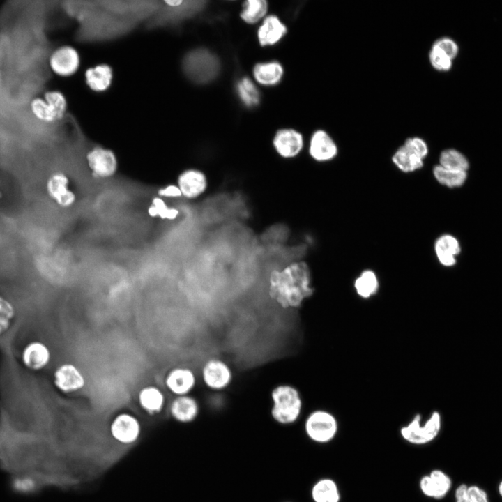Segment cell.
Returning <instances> with one entry per match:
<instances>
[{
    "label": "cell",
    "mask_w": 502,
    "mask_h": 502,
    "mask_svg": "<svg viewBox=\"0 0 502 502\" xmlns=\"http://www.w3.org/2000/svg\"><path fill=\"white\" fill-rule=\"evenodd\" d=\"M273 146L277 153L284 158L296 157L302 150V135L291 129H282L276 133Z\"/></svg>",
    "instance_id": "cell-18"
},
{
    "label": "cell",
    "mask_w": 502,
    "mask_h": 502,
    "mask_svg": "<svg viewBox=\"0 0 502 502\" xmlns=\"http://www.w3.org/2000/svg\"><path fill=\"white\" fill-rule=\"evenodd\" d=\"M286 26L275 15L267 17L258 30V38L261 45H273L285 34Z\"/></svg>",
    "instance_id": "cell-25"
},
{
    "label": "cell",
    "mask_w": 502,
    "mask_h": 502,
    "mask_svg": "<svg viewBox=\"0 0 502 502\" xmlns=\"http://www.w3.org/2000/svg\"><path fill=\"white\" fill-rule=\"evenodd\" d=\"M165 385L176 396L186 395L195 388L196 376L188 367H175L167 374Z\"/></svg>",
    "instance_id": "cell-17"
},
{
    "label": "cell",
    "mask_w": 502,
    "mask_h": 502,
    "mask_svg": "<svg viewBox=\"0 0 502 502\" xmlns=\"http://www.w3.org/2000/svg\"><path fill=\"white\" fill-rule=\"evenodd\" d=\"M199 412V406L197 400L188 395L177 396L170 405L172 417L183 423L193 421Z\"/></svg>",
    "instance_id": "cell-23"
},
{
    "label": "cell",
    "mask_w": 502,
    "mask_h": 502,
    "mask_svg": "<svg viewBox=\"0 0 502 502\" xmlns=\"http://www.w3.org/2000/svg\"><path fill=\"white\" fill-rule=\"evenodd\" d=\"M54 386L60 391L69 393L83 388L86 379L81 370L74 364L60 365L53 374Z\"/></svg>",
    "instance_id": "cell-14"
},
{
    "label": "cell",
    "mask_w": 502,
    "mask_h": 502,
    "mask_svg": "<svg viewBox=\"0 0 502 502\" xmlns=\"http://www.w3.org/2000/svg\"><path fill=\"white\" fill-rule=\"evenodd\" d=\"M43 98L54 113L58 122L68 116V102L66 96L59 91L50 90L44 93Z\"/></svg>",
    "instance_id": "cell-32"
},
{
    "label": "cell",
    "mask_w": 502,
    "mask_h": 502,
    "mask_svg": "<svg viewBox=\"0 0 502 502\" xmlns=\"http://www.w3.org/2000/svg\"><path fill=\"white\" fill-rule=\"evenodd\" d=\"M80 56L74 47L62 45L54 50L48 58L51 71L62 77H68L77 72L80 66Z\"/></svg>",
    "instance_id": "cell-11"
},
{
    "label": "cell",
    "mask_w": 502,
    "mask_h": 502,
    "mask_svg": "<svg viewBox=\"0 0 502 502\" xmlns=\"http://www.w3.org/2000/svg\"><path fill=\"white\" fill-rule=\"evenodd\" d=\"M85 160L92 175L97 178H109L117 172L118 159L110 149L95 145L86 151Z\"/></svg>",
    "instance_id": "cell-10"
},
{
    "label": "cell",
    "mask_w": 502,
    "mask_h": 502,
    "mask_svg": "<svg viewBox=\"0 0 502 502\" xmlns=\"http://www.w3.org/2000/svg\"><path fill=\"white\" fill-rule=\"evenodd\" d=\"M272 418L282 425L294 423L300 417L303 400L297 388L289 384H280L271 392Z\"/></svg>",
    "instance_id": "cell-4"
},
{
    "label": "cell",
    "mask_w": 502,
    "mask_h": 502,
    "mask_svg": "<svg viewBox=\"0 0 502 502\" xmlns=\"http://www.w3.org/2000/svg\"><path fill=\"white\" fill-rule=\"evenodd\" d=\"M314 502H340V493L336 482L330 478L318 480L311 489Z\"/></svg>",
    "instance_id": "cell-27"
},
{
    "label": "cell",
    "mask_w": 502,
    "mask_h": 502,
    "mask_svg": "<svg viewBox=\"0 0 502 502\" xmlns=\"http://www.w3.org/2000/svg\"><path fill=\"white\" fill-rule=\"evenodd\" d=\"M181 67L184 75L195 84H206L216 77L220 70L217 57L206 49L188 52L183 58Z\"/></svg>",
    "instance_id": "cell-5"
},
{
    "label": "cell",
    "mask_w": 502,
    "mask_h": 502,
    "mask_svg": "<svg viewBox=\"0 0 502 502\" xmlns=\"http://www.w3.org/2000/svg\"><path fill=\"white\" fill-rule=\"evenodd\" d=\"M158 197L161 198H178L182 197L177 185L169 184L158 190Z\"/></svg>",
    "instance_id": "cell-43"
},
{
    "label": "cell",
    "mask_w": 502,
    "mask_h": 502,
    "mask_svg": "<svg viewBox=\"0 0 502 502\" xmlns=\"http://www.w3.org/2000/svg\"><path fill=\"white\" fill-rule=\"evenodd\" d=\"M111 432L118 441L130 443L134 441L139 436L140 425L135 416L123 413L114 419L111 425Z\"/></svg>",
    "instance_id": "cell-21"
},
{
    "label": "cell",
    "mask_w": 502,
    "mask_h": 502,
    "mask_svg": "<svg viewBox=\"0 0 502 502\" xmlns=\"http://www.w3.org/2000/svg\"><path fill=\"white\" fill-rule=\"evenodd\" d=\"M337 146L325 131L319 130L312 135L309 146L310 156L317 162H328L337 154Z\"/></svg>",
    "instance_id": "cell-19"
},
{
    "label": "cell",
    "mask_w": 502,
    "mask_h": 502,
    "mask_svg": "<svg viewBox=\"0 0 502 502\" xmlns=\"http://www.w3.org/2000/svg\"><path fill=\"white\" fill-rule=\"evenodd\" d=\"M11 307L10 303L0 296V333L9 324L13 314Z\"/></svg>",
    "instance_id": "cell-42"
},
{
    "label": "cell",
    "mask_w": 502,
    "mask_h": 502,
    "mask_svg": "<svg viewBox=\"0 0 502 502\" xmlns=\"http://www.w3.org/2000/svg\"><path fill=\"white\" fill-rule=\"evenodd\" d=\"M98 0H68L61 3L65 15L77 25L84 22L99 7Z\"/></svg>",
    "instance_id": "cell-24"
},
{
    "label": "cell",
    "mask_w": 502,
    "mask_h": 502,
    "mask_svg": "<svg viewBox=\"0 0 502 502\" xmlns=\"http://www.w3.org/2000/svg\"><path fill=\"white\" fill-rule=\"evenodd\" d=\"M305 431L308 438L318 443L332 441L338 431V423L330 412L317 409L312 411L305 421Z\"/></svg>",
    "instance_id": "cell-8"
},
{
    "label": "cell",
    "mask_w": 502,
    "mask_h": 502,
    "mask_svg": "<svg viewBox=\"0 0 502 502\" xmlns=\"http://www.w3.org/2000/svg\"><path fill=\"white\" fill-rule=\"evenodd\" d=\"M113 78L112 67L105 63L89 67L84 73L86 86L96 93H102L108 90L112 86Z\"/></svg>",
    "instance_id": "cell-20"
},
{
    "label": "cell",
    "mask_w": 502,
    "mask_h": 502,
    "mask_svg": "<svg viewBox=\"0 0 502 502\" xmlns=\"http://www.w3.org/2000/svg\"><path fill=\"white\" fill-rule=\"evenodd\" d=\"M206 3L201 0H164L155 15L144 24L149 31L174 28L193 17Z\"/></svg>",
    "instance_id": "cell-3"
},
{
    "label": "cell",
    "mask_w": 502,
    "mask_h": 502,
    "mask_svg": "<svg viewBox=\"0 0 502 502\" xmlns=\"http://www.w3.org/2000/svg\"><path fill=\"white\" fill-rule=\"evenodd\" d=\"M353 287L358 296L363 299H368L377 293L379 289V281L373 271L366 269L356 278Z\"/></svg>",
    "instance_id": "cell-29"
},
{
    "label": "cell",
    "mask_w": 502,
    "mask_h": 502,
    "mask_svg": "<svg viewBox=\"0 0 502 502\" xmlns=\"http://www.w3.org/2000/svg\"><path fill=\"white\" fill-rule=\"evenodd\" d=\"M138 400L142 408L150 413L160 412L165 402L164 393L155 386L142 388L139 393Z\"/></svg>",
    "instance_id": "cell-26"
},
{
    "label": "cell",
    "mask_w": 502,
    "mask_h": 502,
    "mask_svg": "<svg viewBox=\"0 0 502 502\" xmlns=\"http://www.w3.org/2000/svg\"><path fill=\"white\" fill-rule=\"evenodd\" d=\"M451 480L443 471L434 469L420 480L422 493L427 497L439 499L444 497L451 487Z\"/></svg>",
    "instance_id": "cell-16"
},
{
    "label": "cell",
    "mask_w": 502,
    "mask_h": 502,
    "mask_svg": "<svg viewBox=\"0 0 502 502\" xmlns=\"http://www.w3.org/2000/svg\"><path fill=\"white\" fill-rule=\"evenodd\" d=\"M69 178L61 172L52 174L46 181L48 196L60 207L69 208L76 201V195L69 188Z\"/></svg>",
    "instance_id": "cell-13"
},
{
    "label": "cell",
    "mask_w": 502,
    "mask_h": 502,
    "mask_svg": "<svg viewBox=\"0 0 502 502\" xmlns=\"http://www.w3.org/2000/svg\"><path fill=\"white\" fill-rule=\"evenodd\" d=\"M99 5L84 22L77 25L73 37L77 43L92 45L116 41L128 36L138 27L105 10L100 3Z\"/></svg>",
    "instance_id": "cell-2"
},
{
    "label": "cell",
    "mask_w": 502,
    "mask_h": 502,
    "mask_svg": "<svg viewBox=\"0 0 502 502\" xmlns=\"http://www.w3.org/2000/svg\"><path fill=\"white\" fill-rule=\"evenodd\" d=\"M176 185L182 197L188 199H195L204 193L208 186V180L202 171L188 169L178 175Z\"/></svg>",
    "instance_id": "cell-15"
},
{
    "label": "cell",
    "mask_w": 502,
    "mask_h": 502,
    "mask_svg": "<svg viewBox=\"0 0 502 502\" xmlns=\"http://www.w3.org/2000/svg\"><path fill=\"white\" fill-rule=\"evenodd\" d=\"M147 213L152 218H160L162 220H173L176 219L179 211L176 208L169 207L164 199L158 196L153 197Z\"/></svg>",
    "instance_id": "cell-35"
},
{
    "label": "cell",
    "mask_w": 502,
    "mask_h": 502,
    "mask_svg": "<svg viewBox=\"0 0 502 502\" xmlns=\"http://www.w3.org/2000/svg\"><path fill=\"white\" fill-rule=\"evenodd\" d=\"M110 13L139 26L144 25L159 9L162 0H98Z\"/></svg>",
    "instance_id": "cell-6"
},
{
    "label": "cell",
    "mask_w": 502,
    "mask_h": 502,
    "mask_svg": "<svg viewBox=\"0 0 502 502\" xmlns=\"http://www.w3.org/2000/svg\"><path fill=\"white\" fill-rule=\"evenodd\" d=\"M433 45L441 50L452 59L455 58L458 54L459 48L457 44L450 38H441L436 40Z\"/></svg>",
    "instance_id": "cell-41"
},
{
    "label": "cell",
    "mask_w": 502,
    "mask_h": 502,
    "mask_svg": "<svg viewBox=\"0 0 502 502\" xmlns=\"http://www.w3.org/2000/svg\"><path fill=\"white\" fill-rule=\"evenodd\" d=\"M17 344L16 353L21 363L28 370L40 371L51 360V351L39 340H28L21 336Z\"/></svg>",
    "instance_id": "cell-9"
},
{
    "label": "cell",
    "mask_w": 502,
    "mask_h": 502,
    "mask_svg": "<svg viewBox=\"0 0 502 502\" xmlns=\"http://www.w3.org/2000/svg\"><path fill=\"white\" fill-rule=\"evenodd\" d=\"M421 418V416L418 413L400 429L402 438L410 444L426 445L434 440L440 432L441 419L438 411L432 412L423 425Z\"/></svg>",
    "instance_id": "cell-7"
},
{
    "label": "cell",
    "mask_w": 502,
    "mask_h": 502,
    "mask_svg": "<svg viewBox=\"0 0 502 502\" xmlns=\"http://www.w3.org/2000/svg\"><path fill=\"white\" fill-rule=\"evenodd\" d=\"M429 59L432 66L439 71H448L452 65V59L434 45L430 50Z\"/></svg>",
    "instance_id": "cell-39"
},
{
    "label": "cell",
    "mask_w": 502,
    "mask_h": 502,
    "mask_svg": "<svg viewBox=\"0 0 502 502\" xmlns=\"http://www.w3.org/2000/svg\"><path fill=\"white\" fill-rule=\"evenodd\" d=\"M468 487L466 485H459L455 491L456 502H470L467 496Z\"/></svg>",
    "instance_id": "cell-45"
},
{
    "label": "cell",
    "mask_w": 502,
    "mask_h": 502,
    "mask_svg": "<svg viewBox=\"0 0 502 502\" xmlns=\"http://www.w3.org/2000/svg\"><path fill=\"white\" fill-rule=\"evenodd\" d=\"M253 72L259 83L264 85H273L280 80L283 69L278 62L273 61L257 64Z\"/></svg>",
    "instance_id": "cell-30"
},
{
    "label": "cell",
    "mask_w": 502,
    "mask_h": 502,
    "mask_svg": "<svg viewBox=\"0 0 502 502\" xmlns=\"http://www.w3.org/2000/svg\"><path fill=\"white\" fill-rule=\"evenodd\" d=\"M403 146L423 160L428 154L429 149L427 144L420 137H413L408 138L405 140Z\"/></svg>",
    "instance_id": "cell-40"
},
{
    "label": "cell",
    "mask_w": 502,
    "mask_h": 502,
    "mask_svg": "<svg viewBox=\"0 0 502 502\" xmlns=\"http://www.w3.org/2000/svg\"><path fill=\"white\" fill-rule=\"evenodd\" d=\"M467 496L470 502H488L486 493L477 486L468 487Z\"/></svg>",
    "instance_id": "cell-44"
},
{
    "label": "cell",
    "mask_w": 502,
    "mask_h": 502,
    "mask_svg": "<svg viewBox=\"0 0 502 502\" xmlns=\"http://www.w3.org/2000/svg\"><path fill=\"white\" fill-rule=\"evenodd\" d=\"M205 385L213 390H222L228 387L233 379L229 366L219 359H211L205 363L201 370Z\"/></svg>",
    "instance_id": "cell-12"
},
{
    "label": "cell",
    "mask_w": 502,
    "mask_h": 502,
    "mask_svg": "<svg viewBox=\"0 0 502 502\" xmlns=\"http://www.w3.org/2000/svg\"><path fill=\"white\" fill-rule=\"evenodd\" d=\"M439 165L448 169L459 172H466L469 167L466 157L453 149H446L441 153Z\"/></svg>",
    "instance_id": "cell-33"
},
{
    "label": "cell",
    "mask_w": 502,
    "mask_h": 502,
    "mask_svg": "<svg viewBox=\"0 0 502 502\" xmlns=\"http://www.w3.org/2000/svg\"><path fill=\"white\" fill-rule=\"evenodd\" d=\"M432 174L440 184L448 188L462 185L467 178L466 172L448 169L439 165L433 167Z\"/></svg>",
    "instance_id": "cell-31"
},
{
    "label": "cell",
    "mask_w": 502,
    "mask_h": 502,
    "mask_svg": "<svg viewBox=\"0 0 502 502\" xmlns=\"http://www.w3.org/2000/svg\"><path fill=\"white\" fill-rule=\"evenodd\" d=\"M461 250L458 240L450 234H443L435 241L434 252L439 263L450 267L456 264V257Z\"/></svg>",
    "instance_id": "cell-22"
},
{
    "label": "cell",
    "mask_w": 502,
    "mask_h": 502,
    "mask_svg": "<svg viewBox=\"0 0 502 502\" xmlns=\"http://www.w3.org/2000/svg\"><path fill=\"white\" fill-rule=\"evenodd\" d=\"M270 297L283 308L299 307L314 293L310 269L305 261H295L269 276Z\"/></svg>",
    "instance_id": "cell-1"
},
{
    "label": "cell",
    "mask_w": 502,
    "mask_h": 502,
    "mask_svg": "<svg viewBox=\"0 0 502 502\" xmlns=\"http://www.w3.org/2000/svg\"><path fill=\"white\" fill-rule=\"evenodd\" d=\"M33 116L43 123L54 124L58 122L54 113L43 98H35L30 104Z\"/></svg>",
    "instance_id": "cell-37"
},
{
    "label": "cell",
    "mask_w": 502,
    "mask_h": 502,
    "mask_svg": "<svg viewBox=\"0 0 502 502\" xmlns=\"http://www.w3.org/2000/svg\"><path fill=\"white\" fill-rule=\"evenodd\" d=\"M395 167L404 173H411L421 169L424 160L402 145L392 156Z\"/></svg>",
    "instance_id": "cell-28"
},
{
    "label": "cell",
    "mask_w": 502,
    "mask_h": 502,
    "mask_svg": "<svg viewBox=\"0 0 502 502\" xmlns=\"http://www.w3.org/2000/svg\"><path fill=\"white\" fill-rule=\"evenodd\" d=\"M10 487L17 494H29L33 493L38 487V480L29 475H16L11 476Z\"/></svg>",
    "instance_id": "cell-38"
},
{
    "label": "cell",
    "mask_w": 502,
    "mask_h": 502,
    "mask_svg": "<svg viewBox=\"0 0 502 502\" xmlns=\"http://www.w3.org/2000/svg\"><path fill=\"white\" fill-rule=\"evenodd\" d=\"M267 8V2L264 0H248L244 3L241 17L248 23H255L264 17Z\"/></svg>",
    "instance_id": "cell-34"
},
{
    "label": "cell",
    "mask_w": 502,
    "mask_h": 502,
    "mask_svg": "<svg viewBox=\"0 0 502 502\" xmlns=\"http://www.w3.org/2000/svg\"><path fill=\"white\" fill-rule=\"evenodd\" d=\"M499 492L500 495L502 496V482L499 484Z\"/></svg>",
    "instance_id": "cell-46"
},
{
    "label": "cell",
    "mask_w": 502,
    "mask_h": 502,
    "mask_svg": "<svg viewBox=\"0 0 502 502\" xmlns=\"http://www.w3.org/2000/svg\"><path fill=\"white\" fill-rule=\"evenodd\" d=\"M237 90L241 100L245 105L252 107L258 104L259 101V91L249 78H243L238 83Z\"/></svg>",
    "instance_id": "cell-36"
}]
</instances>
